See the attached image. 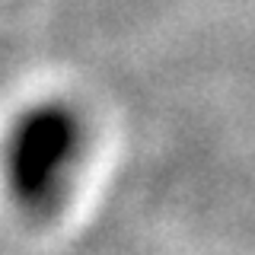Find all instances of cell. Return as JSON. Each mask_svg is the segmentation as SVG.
<instances>
[{
	"instance_id": "6da1fadb",
	"label": "cell",
	"mask_w": 255,
	"mask_h": 255,
	"mask_svg": "<svg viewBox=\"0 0 255 255\" xmlns=\"http://www.w3.org/2000/svg\"><path fill=\"white\" fill-rule=\"evenodd\" d=\"M86 143V125L67 102L48 99L19 112L3 143L6 188L26 214L45 217L61 204Z\"/></svg>"
}]
</instances>
